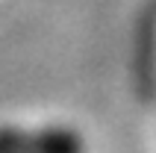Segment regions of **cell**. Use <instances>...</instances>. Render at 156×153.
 <instances>
[{"instance_id":"obj_1","label":"cell","mask_w":156,"mask_h":153,"mask_svg":"<svg viewBox=\"0 0 156 153\" xmlns=\"http://www.w3.org/2000/svg\"><path fill=\"white\" fill-rule=\"evenodd\" d=\"M0 153H86V138L65 124H0Z\"/></svg>"}]
</instances>
